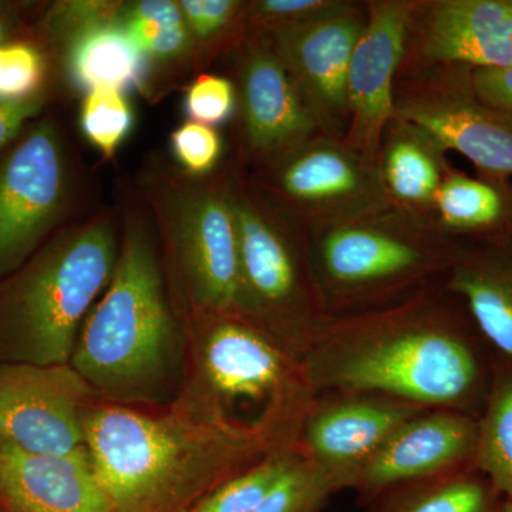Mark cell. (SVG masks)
<instances>
[{
	"label": "cell",
	"instance_id": "836d02e7",
	"mask_svg": "<svg viewBox=\"0 0 512 512\" xmlns=\"http://www.w3.org/2000/svg\"><path fill=\"white\" fill-rule=\"evenodd\" d=\"M237 103L234 82L217 74H200L185 90V114L195 123L218 126L234 114Z\"/></svg>",
	"mask_w": 512,
	"mask_h": 512
},
{
	"label": "cell",
	"instance_id": "44dd1931",
	"mask_svg": "<svg viewBox=\"0 0 512 512\" xmlns=\"http://www.w3.org/2000/svg\"><path fill=\"white\" fill-rule=\"evenodd\" d=\"M447 151L426 131L393 117L380 147V181L393 207L431 221L434 201L448 168Z\"/></svg>",
	"mask_w": 512,
	"mask_h": 512
},
{
	"label": "cell",
	"instance_id": "d6986e66",
	"mask_svg": "<svg viewBox=\"0 0 512 512\" xmlns=\"http://www.w3.org/2000/svg\"><path fill=\"white\" fill-rule=\"evenodd\" d=\"M0 507L9 512H111L89 451L33 454L0 443Z\"/></svg>",
	"mask_w": 512,
	"mask_h": 512
},
{
	"label": "cell",
	"instance_id": "30bf717a",
	"mask_svg": "<svg viewBox=\"0 0 512 512\" xmlns=\"http://www.w3.org/2000/svg\"><path fill=\"white\" fill-rule=\"evenodd\" d=\"M394 117L468 158L478 174L512 178V117L478 96L473 67L436 64L399 73Z\"/></svg>",
	"mask_w": 512,
	"mask_h": 512
},
{
	"label": "cell",
	"instance_id": "8fae6325",
	"mask_svg": "<svg viewBox=\"0 0 512 512\" xmlns=\"http://www.w3.org/2000/svg\"><path fill=\"white\" fill-rule=\"evenodd\" d=\"M70 181L53 121L29 124L0 157V281L46 244L67 210Z\"/></svg>",
	"mask_w": 512,
	"mask_h": 512
},
{
	"label": "cell",
	"instance_id": "ba28073f",
	"mask_svg": "<svg viewBox=\"0 0 512 512\" xmlns=\"http://www.w3.org/2000/svg\"><path fill=\"white\" fill-rule=\"evenodd\" d=\"M184 326L194 338L192 383L229 416L237 403L256 404L262 423L298 440L316 396L302 360L239 315L204 316Z\"/></svg>",
	"mask_w": 512,
	"mask_h": 512
},
{
	"label": "cell",
	"instance_id": "e0dca14e",
	"mask_svg": "<svg viewBox=\"0 0 512 512\" xmlns=\"http://www.w3.org/2000/svg\"><path fill=\"white\" fill-rule=\"evenodd\" d=\"M242 150L256 167L319 133L301 94L264 37H248L234 52Z\"/></svg>",
	"mask_w": 512,
	"mask_h": 512
},
{
	"label": "cell",
	"instance_id": "f1b7e54d",
	"mask_svg": "<svg viewBox=\"0 0 512 512\" xmlns=\"http://www.w3.org/2000/svg\"><path fill=\"white\" fill-rule=\"evenodd\" d=\"M340 491H345L343 485L299 450L292 466L252 512H322Z\"/></svg>",
	"mask_w": 512,
	"mask_h": 512
},
{
	"label": "cell",
	"instance_id": "ab89813d",
	"mask_svg": "<svg viewBox=\"0 0 512 512\" xmlns=\"http://www.w3.org/2000/svg\"><path fill=\"white\" fill-rule=\"evenodd\" d=\"M0 512H2V508H0Z\"/></svg>",
	"mask_w": 512,
	"mask_h": 512
},
{
	"label": "cell",
	"instance_id": "4316f807",
	"mask_svg": "<svg viewBox=\"0 0 512 512\" xmlns=\"http://www.w3.org/2000/svg\"><path fill=\"white\" fill-rule=\"evenodd\" d=\"M178 5L198 67L221 53L234 52L248 39L247 0H178Z\"/></svg>",
	"mask_w": 512,
	"mask_h": 512
},
{
	"label": "cell",
	"instance_id": "6da1fadb",
	"mask_svg": "<svg viewBox=\"0 0 512 512\" xmlns=\"http://www.w3.org/2000/svg\"><path fill=\"white\" fill-rule=\"evenodd\" d=\"M490 348L443 282L370 311L328 316L302 363L316 393L363 390L478 417Z\"/></svg>",
	"mask_w": 512,
	"mask_h": 512
},
{
	"label": "cell",
	"instance_id": "f35d334b",
	"mask_svg": "<svg viewBox=\"0 0 512 512\" xmlns=\"http://www.w3.org/2000/svg\"><path fill=\"white\" fill-rule=\"evenodd\" d=\"M498 512H512V500L501 501L500 507H498Z\"/></svg>",
	"mask_w": 512,
	"mask_h": 512
},
{
	"label": "cell",
	"instance_id": "60d3db41",
	"mask_svg": "<svg viewBox=\"0 0 512 512\" xmlns=\"http://www.w3.org/2000/svg\"><path fill=\"white\" fill-rule=\"evenodd\" d=\"M5 512H9V511H5Z\"/></svg>",
	"mask_w": 512,
	"mask_h": 512
},
{
	"label": "cell",
	"instance_id": "9a60e30c",
	"mask_svg": "<svg viewBox=\"0 0 512 512\" xmlns=\"http://www.w3.org/2000/svg\"><path fill=\"white\" fill-rule=\"evenodd\" d=\"M366 22L350 62V123L345 143L377 168L384 131L394 117L414 0H365Z\"/></svg>",
	"mask_w": 512,
	"mask_h": 512
},
{
	"label": "cell",
	"instance_id": "7a4b0ae2",
	"mask_svg": "<svg viewBox=\"0 0 512 512\" xmlns=\"http://www.w3.org/2000/svg\"><path fill=\"white\" fill-rule=\"evenodd\" d=\"M84 441L111 512H181L281 448L291 434L229 416L195 383L157 413L103 403Z\"/></svg>",
	"mask_w": 512,
	"mask_h": 512
},
{
	"label": "cell",
	"instance_id": "3957f363",
	"mask_svg": "<svg viewBox=\"0 0 512 512\" xmlns=\"http://www.w3.org/2000/svg\"><path fill=\"white\" fill-rule=\"evenodd\" d=\"M187 346L153 229L131 212L113 275L84 320L70 366L104 403H171L184 389Z\"/></svg>",
	"mask_w": 512,
	"mask_h": 512
},
{
	"label": "cell",
	"instance_id": "603a6c76",
	"mask_svg": "<svg viewBox=\"0 0 512 512\" xmlns=\"http://www.w3.org/2000/svg\"><path fill=\"white\" fill-rule=\"evenodd\" d=\"M434 227L456 242L512 228L511 178L470 175L451 165L434 201Z\"/></svg>",
	"mask_w": 512,
	"mask_h": 512
},
{
	"label": "cell",
	"instance_id": "7c38bea8",
	"mask_svg": "<svg viewBox=\"0 0 512 512\" xmlns=\"http://www.w3.org/2000/svg\"><path fill=\"white\" fill-rule=\"evenodd\" d=\"M366 22V2L343 0L323 18L274 33L268 40L320 134L343 140L350 116V62Z\"/></svg>",
	"mask_w": 512,
	"mask_h": 512
},
{
	"label": "cell",
	"instance_id": "2e32d148",
	"mask_svg": "<svg viewBox=\"0 0 512 512\" xmlns=\"http://www.w3.org/2000/svg\"><path fill=\"white\" fill-rule=\"evenodd\" d=\"M512 66V0H414L400 72Z\"/></svg>",
	"mask_w": 512,
	"mask_h": 512
},
{
	"label": "cell",
	"instance_id": "5bb4252c",
	"mask_svg": "<svg viewBox=\"0 0 512 512\" xmlns=\"http://www.w3.org/2000/svg\"><path fill=\"white\" fill-rule=\"evenodd\" d=\"M424 407L363 390L316 393L303 419L298 447L303 456L352 490L357 473L403 423Z\"/></svg>",
	"mask_w": 512,
	"mask_h": 512
},
{
	"label": "cell",
	"instance_id": "e575fe53",
	"mask_svg": "<svg viewBox=\"0 0 512 512\" xmlns=\"http://www.w3.org/2000/svg\"><path fill=\"white\" fill-rule=\"evenodd\" d=\"M121 6L123 2H89V0L53 3L40 22V35L47 46L55 49L67 37L90 23L119 18Z\"/></svg>",
	"mask_w": 512,
	"mask_h": 512
},
{
	"label": "cell",
	"instance_id": "277c9868",
	"mask_svg": "<svg viewBox=\"0 0 512 512\" xmlns=\"http://www.w3.org/2000/svg\"><path fill=\"white\" fill-rule=\"evenodd\" d=\"M120 235L97 215L47 239L0 281V363L70 365L84 320L109 285Z\"/></svg>",
	"mask_w": 512,
	"mask_h": 512
},
{
	"label": "cell",
	"instance_id": "d6a6232c",
	"mask_svg": "<svg viewBox=\"0 0 512 512\" xmlns=\"http://www.w3.org/2000/svg\"><path fill=\"white\" fill-rule=\"evenodd\" d=\"M170 146L178 167L192 177L214 174L224 153L217 128L190 120L171 133Z\"/></svg>",
	"mask_w": 512,
	"mask_h": 512
},
{
	"label": "cell",
	"instance_id": "5b68a950",
	"mask_svg": "<svg viewBox=\"0 0 512 512\" xmlns=\"http://www.w3.org/2000/svg\"><path fill=\"white\" fill-rule=\"evenodd\" d=\"M328 315L382 308L446 279L458 242L393 207L301 231Z\"/></svg>",
	"mask_w": 512,
	"mask_h": 512
},
{
	"label": "cell",
	"instance_id": "f546056e",
	"mask_svg": "<svg viewBox=\"0 0 512 512\" xmlns=\"http://www.w3.org/2000/svg\"><path fill=\"white\" fill-rule=\"evenodd\" d=\"M134 116L130 101L116 89H96L86 93L80 109V127L87 140L103 154L113 158L124 143Z\"/></svg>",
	"mask_w": 512,
	"mask_h": 512
},
{
	"label": "cell",
	"instance_id": "52a82bcc",
	"mask_svg": "<svg viewBox=\"0 0 512 512\" xmlns=\"http://www.w3.org/2000/svg\"><path fill=\"white\" fill-rule=\"evenodd\" d=\"M231 191L239 241L238 315L302 360L329 315L301 231L237 171L231 173Z\"/></svg>",
	"mask_w": 512,
	"mask_h": 512
},
{
	"label": "cell",
	"instance_id": "cb8c5ba5",
	"mask_svg": "<svg viewBox=\"0 0 512 512\" xmlns=\"http://www.w3.org/2000/svg\"><path fill=\"white\" fill-rule=\"evenodd\" d=\"M119 22L147 66L146 94L161 70L195 64V46L178 0L123 2Z\"/></svg>",
	"mask_w": 512,
	"mask_h": 512
},
{
	"label": "cell",
	"instance_id": "d4e9b609",
	"mask_svg": "<svg viewBox=\"0 0 512 512\" xmlns=\"http://www.w3.org/2000/svg\"><path fill=\"white\" fill-rule=\"evenodd\" d=\"M503 497L476 467L399 485L377 495L367 512H498Z\"/></svg>",
	"mask_w": 512,
	"mask_h": 512
},
{
	"label": "cell",
	"instance_id": "9c48e42d",
	"mask_svg": "<svg viewBox=\"0 0 512 512\" xmlns=\"http://www.w3.org/2000/svg\"><path fill=\"white\" fill-rule=\"evenodd\" d=\"M299 231L359 217L390 204L379 170L345 140L316 133L249 177Z\"/></svg>",
	"mask_w": 512,
	"mask_h": 512
},
{
	"label": "cell",
	"instance_id": "8d00e7d4",
	"mask_svg": "<svg viewBox=\"0 0 512 512\" xmlns=\"http://www.w3.org/2000/svg\"><path fill=\"white\" fill-rule=\"evenodd\" d=\"M43 103V97L18 103L0 101V153L8 150L22 136L30 121L43 110Z\"/></svg>",
	"mask_w": 512,
	"mask_h": 512
},
{
	"label": "cell",
	"instance_id": "74e56055",
	"mask_svg": "<svg viewBox=\"0 0 512 512\" xmlns=\"http://www.w3.org/2000/svg\"><path fill=\"white\" fill-rule=\"evenodd\" d=\"M19 30L18 8L12 3L0 2V46L15 42Z\"/></svg>",
	"mask_w": 512,
	"mask_h": 512
},
{
	"label": "cell",
	"instance_id": "7402d4cb",
	"mask_svg": "<svg viewBox=\"0 0 512 512\" xmlns=\"http://www.w3.org/2000/svg\"><path fill=\"white\" fill-rule=\"evenodd\" d=\"M119 18L90 23L53 49L67 82L79 92H124L131 87L146 92V62L121 28Z\"/></svg>",
	"mask_w": 512,
	"mask_h": 512
},
{
	"label": "cell",
	"instance_id": "4dcf8cb0",
	"mask_svg": "<svg viewBox=\"0 0 512 512\" xmlns=\"http://www.w3.org/2000/svg\"><path fill=\"white\" fill-rule=\"evenodd\" d=\"M46 79L47 59L42 47L28 40L0 46V101L39 99Z\"/></svg>",
	"mask_w": 512,
	"mask_h": 512
},
{
	"label": "cell",
	"instance_id": "ac0fdd59",
	"mask_svg": "<svg viewBox=\"0 0 512 512\" xmlns=\"http://www.w3.org/2000/svg\"><path fill=\"white\" fill-rule=\"evenodd\" d=\"M478 417L453 409H426L403 423L357 473L360 503L399 485L476 467Z\"/></svg>",
	"mask_w": 512,
	"mask_h": 512
},
{
	"label": "cell",
	"instance_id": "4fadbf2b",
	"mask_svg": "<svg viewBox=\"0 0 512 512\" xmlns=\"http://www.w3.org/2000/svg\"><path fill=\"white\" fill-rule=\"evenodd\" d=\"M93 397L70 365L0 363V443L33 454L86 447L83 416Z\"/></svg>",
	"mask_w": 512,
	"mask_h": 512
},
{
	"label": "cell",
	"instance_id": "83f0119b",
	"mask_svg": "<svg viewBox=\"0 0 512 512\" xmlns=\"http://www.w3.org/2000/svg\"><path fill=\"white\" fill-rule=\"evenodd\" d=\"M298 444L281 448L229 478L192 508L191 512H252L281 480L298 457Z\"/></svg>",
	"mask_w": 512,
	"mask_h": 512
},
{
	"label": "cell",
	"instance_id": "ffe728a7",
	"mask_svg": "<svg viewBox=\"0 0 512 512\" xmlns=\"http://www.w3.org/2000/svg\"><path fill=\"white\" fill-rule=\"evenodd\" d=\"M443 284L464 303L494 353L512 357V228L458 242Z\"/></svg>",
	"mask_w": 512,
	"mask_h": 512
},
{
	"label": "cell",
	"instance_id": "8992f818",
	"mask_svg": "<svg viewBox=\"0 0 512 512\" xmlns=\"http://www.w3.org/2000/svg\"><path fill=\"white\" fill-rule=\"evenodd\" d=\"M232 171L192 177L153 158L141 173V191L160 235L165 284L184 322L238 315L239 241Z\"/></svg>",
	"mask_w": 512,
	"mask_h": 512
},
{
	"label": "cell",
	"instance_id": "1f68e13d",
	"mask_svg": "<svg viewBox=\"0 0 512 512\" xmlns=\"http://www.w3.org/2000/svg\"><path fill=\"white\" fill-rule=\"evenodd\" d=\"M343 0H247L248 37H269L323 18Z\"/></svg>",
	"mask_w": 512,
	"mask_h": 512
},
{
	"label": "cell",
	"instance_id": "484cf974",
	"mask_svg": "<svg viewBox=\"0 0 512 512\" xmlns=\"http://www.w3.org/2000/svg\"><path fill=\"white\" fill-rule=\"evenodd\" d=\"M476 468L512 500V357L495 353L490 386L478 414Z\"/></svg>",
	"mask_w": 512,
	"mask_h": 512
},
{
	"label": "cell",
	"instance_id": "d590c367",
	"mask_svg": "<svg viewBox=\"0 0 512 512\" xmlns=\"http://www.w3.org/2000/svg\"><path fill=\"white\" fill-rule=\"evenodd\" d=\"M473 82L485 103L512 117V66L473 69Z\"/></svg>",
	"mask_w": 512,
	"mask_h": 512
}]
</instances>
